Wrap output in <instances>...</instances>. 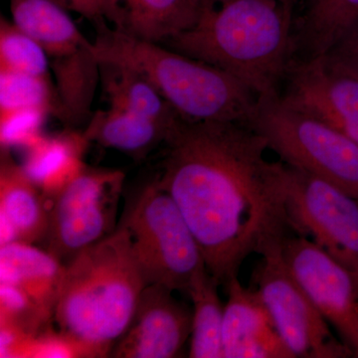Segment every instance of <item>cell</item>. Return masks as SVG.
<instances>
[{"mask_svg": "<svg viewBox=\"0 0 358 358\" xmlns=\"http://www.w3.org/2000/svg\"><path fill=\"white\" fill-rule=\"evenodd\" d=\"M157 183L196 238L209 273L225 286L251 254L281 244L291 228L285 164L247 124L181 117L167 138Z\"/></svg>", "mask_w": 358, "mask_h": 358, "instance_id": "obj_1", "label": "cell"}, {"mask_svg": "<svg viewBox=\"0 0 358 358\" xmlns=\"http://www.w3.org/2000/svg\"><path fill=\"white\" fill-rule=\"evenodd\" d=\"M147 286L127 228L65 264L53 319L78 357H108L129 326Z\"/></svg>", "mask_w": 358, "mask_h": 358, "instance_id": "obj_2", "label": "cell"}, {"mask_svg": "<svg viewBox=\"0 0 358 358\" xmlns=\"http://www.w3.org/2000/svg\"><path fill=\"white\" fill-rule=\"evenodd\" d=\"M291 26L279 0H204L196 24L162 45L229 73L257 96L274 95L292 63Z\"/></svg>", "mask_w": 358, "mask_h": 358, "instance_id": "obj_3", "label": "cell"}, {"mask_svg": "<svg viewBox=\"0 0 358 358\" xmlns=\"http://www.w3.org/2000/svg\"><path fill=\"white\" fill-rule=\"evenodd\" d=\"M95 27L93 52L100 65L138 73L185 121L248 122L258 96L229 73L164 45L136 38L107 21Z\"/></svg>", "mask_w": 358, "mask_h": 358, "instance_id": "obj_4", "label": "cell"}, {"mask_svg": "<svg viewBox=\"0 0 358 358\" xmlns=\"http://www.w3.org/2000/svg\"><path fill=\"white\" fill-rule=\"evenodd\" d=\"M247 126L287 166L338 186L358 199V143L279 93L257 98Z\"/></svg>", "mask_w": 358, "mask_h": 358, "instance_id": "obj_5", "label": "cell"}, {"mask_svg": "<svg viewBox=\"0 0 358 358\" xmlns=\"http://www.w3.org/2000/svg\"><path fill=\"white\" fill-rule=\"evenodd\" d=\"M145 284L187 292L207 268L199 242L171 195L157 179L129 197L120 219Z\"/></svg>", "mask_w": 358, "mask_h": 358, "instance_id": "obj_6", "label": "cell"}, {"mask_svg": "<svg viewBox=\"0 0 358 358\" xmlns=\"http://www.w3.org/2000/svg\"><path fill=\"white\" fill-rule=\"evenodd\" d=\"M124 174L102 167L84 169L49 197L46 251L67 264L117 228V212Z\"/></svg>", "mask_w": 358, "mask_h": 358, "instance_id": "obj_7", "label": "cell"}, {"mask_svg": "<svg viewBox=\"0 0 358 358\" xmlns=\"http://www.w3.org/2000/svg\"><path fill=\"white\" fill-rule=\"evenodd\" d=\"M281 246L274 245L261 254L253 280L285 345L294 357H355L345 341L334 338L327 320L294 280Z\"/></svg>", "mask_w": 358, "mask_h": 358, "instance_id": "obj_8", "label": "cell"}, {"mask_svg": "<svg viewBox=\"0 0 358 358\" xmlns=\"http://www.w3.org/2000/svg\"><path fill=\"white\" fill-rule=\"evenodd\" d=\"M285 183L291 229L326 250L358 282V199L286 164Z\"/></svg>", "mask_w": 358, "mask_h": 358, "instance_id": "obj_9", "label": "cell"}, {"mask_svg": "<svg viewBox=\"0 0 358 358\" xmlns=\"http://www.w3.org/2000/svg\"><path fill=\"white\" fill-rule=\"evenodd\" d=\"M282 255L308 298L343 341L358 353V282L326 250L301 235L287 236Z\"/></svg>", "mask_w": 358, "mask_h": 358, "instance_id": "obj_10", "label": "cell"}, {"mask_svg": "<svg viewBox=\"0 0 358 358\" xmlns=\"http://www.w3.org/2000/svg\"><path fill=\"white\" fill-rule=\"evenodd\" d=\"M285 99L358 143V71L331 54L291 63Z\"/></svg>", "mask_w": 358, "mask_h": 358, "instance_id": "obj_11", "label": "cell"}, {"mask_svg": "<svg viewBox=\"0 0 358 358\" xmlns=\"http://www.w3.org/2000/svg\"><path fill=\"white\" fill-rule=\"evenodd\" d=\"M192 312L173 289L148 285L141 292L133 319L113 348L115 358L178 357L192 336Z\"/></svg>", "mask_w": 358, "mask_h": 358, "instance_id": "obj_12", "label": "cell"}, {"mask_svg": "<svg viewBox=\"0 0 358 358\" xmlns=\"http://www.w3.org/2000/svg\"><path fill=\"white\" fill-rule=\"evenodd\" d=\"M223 352L225 358L294 357L257 289L246 288L232 278L225 285Z\"/></svg>", "mask_w": 358, "mask_h": 358, "instance_id": "obj_13", "label": "cell"}, {"mask_svg": "<svg viewBox=\"0 0 358 358\" xmlns=\"http://www.w3.org/2000/svg\"><path fill=\"white\" fill-rule=\"evenodd\" d=\"M1 245L45 241L49 226L48 199L22 164L1 150L0 159Z\"/></svg>", "mask_w": 358, "mask_h": 358, "instance_id": "obj_14", "label": "cell"}, {"mask_svg": "<svg viewBox=\"0 0 358 358\" xmlns=\"http://www.w3.org/2000/svg\"><path fill=\"white\" fill-rule=\"evenodd\" d=\"M64 264L33 244L11 242L0 248V279L24 292L53 319Z\"/></svg>", "mask_w": 358, "mask_h": 358, "instance_id": "obj_15", "label": "cell"}, {"mask_svg": "<svg viewBox=\"0 0 358 358\" xmlns=\"http://www.w3.org/2000/svg\"><path fill=\"white\" fill-rule=\"evenodd\" d=\"M9 6L11 21L41 45L50 63L93 47L57 0H9Z\"/></svg>", "mask_w": 358, "mask_h": 358, "instance_id": "obj_16", "label": "cell"}, {"mask_svg": "<svg viewBox=\"0 0 358 358\" xmlns=\"http://www.w3.org/2000/svg\"><path fill=\"white\" fill-rule=\"evenodd\" d=\"M90 143L85 131L71 129L54 136L43 134L34 145L26 148L22 166L49 199L86 166L83 159Z\"/></svg>", "mask_w": 358, "mask_h": 358, "instance_id": "obj_17", "label": "cell"}, {"mask_svg": "<svg viewBox=\"0 0 358 358\" xmlns=\"http://www.w3.org/2000/svg\"><path fill=\"white\" fill-rule=\"evenodd\" d=\"M176 127L110 106L107 110H98L92 115L85 134L90 141L141 160L159 145H164Z\"/></svg>", "mask_w": 358, "mask_h": 358, "instance_id": "obj_18", "label": "cell"}, {"mask_svg": "<svg viewBox=\"0 0 358 358\" xmlns=\"http://www.w3.org/2000/svg\"><path fill=\"white\" fill-rule=\"evenodd\" d=\"M204 0H129L114 28L162 44L196 24Z\"/></svg>", "mask_w": 358, "mask_h": 358, "instance_id": "obj_19", "label": "cell"}, {"mask_svg": "<svg viewBox=\"0 0 358 358\" xmlns=\"http://www.w3.org/2000/svg\"><path fill=\"white\" fill-rule=\"evenodd\" d=\"M100 66L110 107L169 127H176L180 121L178 113L145 77L128 68Z\"/></svg>", "mask_w": 358, "mask_h": 358, "instance_id": "obj_20", "label": "cell"}, {"mask_svg": "<svg viewBox=\"0 0 358 358\" xmlns=\"http://www.w3.org/2000/svg\"><path fill=\"white\" fill-rule=\"evenodd\" d=\"M219 285L205 268L193 278L186 292L193 305L189 357L224 358V306L219 298Z\"/></svg>", "mask_w": 358, "mask_h": 358, "instance_id": "obj_21", "label": "cell"}, {"mask_svg": "<svg viewBox=\"0 0 358 358\" xmlns=\"http://www.w3.org/2000/svg\"><path fill=\"white\" fill-rule=\"evenodd\" d=\"M358 25V0H308L299 43L308 57L333 50Z\"/></svg>", "mask_w": 358, "mask_h": 358, "instance_id": "obj_22", "label": "cell"}, {"mask_svg": "<svg viewBox=\"0 0 358 358\" xmlns=\"http://www.w3.org/2000/svg\"><path fill=\"white\" fill-rule=\"evenodd\" d=\"M50 59L38 42L13 21L0 20V71L50 78Z\"/></svg>", "mask_w": 358, "mask_h": 358, "instance_id": "obj_23", "label": "cell"}, {"mask_svg": "<svg viewBox=\"0 0 358 358\" xmlns=\"http://www.w3.org/2000/svg\"><path fill=\"white\" fill-rule=\"evenodd\" d=\"M22 109L57 112V95L50 78L0 71V114Z\"/></svg>", "mask_w": 358, "mask_h": 358, "instance_id": "obj_24", "label": "cell"}, {"mask_svg": "<svg viewBox=\"0 0 358 358\" xmlns=\"http://www.w3.org/2000/svg\"><path fill=\"white\" fill-rule=\"evenodd\" d=\"M48 115L50 114L47 110L40 109L16 110L0 114L1 150H26L31 147L43 136L42 128Z\"/></svg>", "mask_w": 358, "mask_h": 358, "instance_id": "obj_25", "label": "cell"}, {"mask_svg": "<svg viewBox=\"0 0 358 358\" xmlns=\"http://www.w3.org/2000/svg\"><path fill=\"white\" fill-rule=\"evenodd\" d=\"M68 10L75 11L83 16L94 25L107 21L105 18V2L103 0H57Z\"/></svg>", "mask_w": 358, "mask_h": 358, "instance_id": "obj_26", "label": "cell"}, {"mask_svg": "<svg viewBox=\"0 0 358 358\" xmlns=\"http://www.w3.org/2000/svg\"><path fill=\"white\" fill-rule=\"evenodd\" d=\"M329 53L358 71V25Z\"/></svg>", "mask_w": 358, "mask_h": 358, "instance_id": "obj_27", "label": "cell"}, {"mask_svg": "<svg viewBox=\"0 0 358 358\" xmlns=\"http://www.w3.org/2000/svg\"><path fill=\"white\" fill-rule=\"evenodd\" d=\"M105 2V18L108 22L115 27L119 24L122 13L129 2V0H103Z\"/></svg>", "mask_w": 358, "mask_h": 358, "instance_id": "obj_28", "label": "cell"}, {"mask_svg": "<svg viewBox=\"0 0 358 358\" xmlns=\"http://www.w3.org/2000/svg\"><path fill=\"white\" fill-rule=\"evenodd\" d=\"M280 2H282V4H285V6H289V0H279Z\"/></svg>", "mask_w": 358, "mask_h": 358, "instance_id": "obj_29", "label": "cell"}, {"mask_svg": "<svg viewBox=\"0 0 358 358\" xmlns=\"http://www.w3.org/2000/svg\"><path fill=\"white\" fill-rule=\"evenodd\" d=\"M358 357V353H357V357Z\"/></svg>", "mask_w": 358, "mask_h": 358, "instance_id": "obj_30", "label": "cell"}]
</instances>
